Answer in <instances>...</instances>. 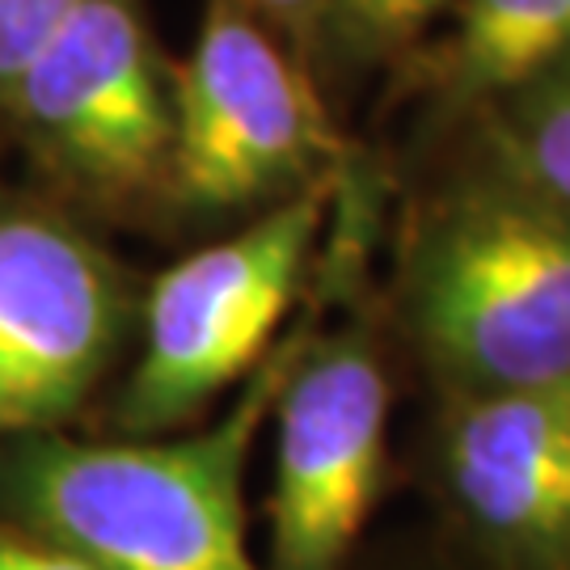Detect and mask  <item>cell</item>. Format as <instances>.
<instances>
[{"label": "cell", "mask_w": 570, "mask_h": 570, "mask_svg": "<svg viewBox=\"0 0 570 570\" xmlns=\"http://www.w3.org/2000/svg\"><path fill=\"white\" fill-rule=\"evenodd\" d=\"M249 4H263V9H275V13H301L313 0H249Z\"/></svg>", "instance_id": "obj_14"}, {"label": "cell", "mask_w": 570, "mask_h": 570, "mask_svg": "<svg viewBox=\"0 0 570 570\" xmlns=\"http://www.w3.org/2000/svg\"><path fill=\"white\" fill-rule=\"evenodd\" d=\"M461 81L515 89L570 60V0H461Z\"/></svg>", "instance_id": "obj_9"}, {"label": "cell", "mask_w": 570, "mask_h": 570, "mask_svg": "<svg viewBox=\"0 0 570 570\" xmlns=\"http://www.w3.org/2000/svg\"><path fill=\"white\" fill-rule=\"evenodd\" d=\"M503 127L511 178L570 212V60L537 72Z\"/></svg>", "instance_id": "obj_10"}, {"label": "cell", "mask_w": 570, "mask_h": 570, "mask_svg": "<svg viewBox=\"0 0 570 570\" xmlns=\"http://www.w3.org/2000/svg\"><path fill=\"white\" fill-rule=\"evenodd\" d=\"M296 346L220 423L153 444H42L21 469L26 511L98 570H258L245 541V456L275 414Z\"/></svg>", "instance_id": "obj_1"}, {"label": "cell", "mask_w": 570, "mask_h": 570, "mask_svg": "<svg viewBox=\"0 0 570 570\" xmlns=\"http://www.w3.org/2000/svg\"><path fill=\"white\" fill-rule=\"evenodd\" d=\"M452 0H343L346 26L367 42H397L423 30Z\"/></svg>", "instance_id": "obj_12"}, {"label": "cell", "mask_w": 570, "mask_h": 570, "mask_svg": "<svg viewBox=\"0 0 570 570\" xmlns=\"http://www.w3.org/2000/svg\"><path fill=\"white\" fill-rule=\"evenodd\" d=\"M334 153L308 77L242 4L212 0L174 89L169 178L199 207H242Z\"/></svg>", "instance_id": "obj_4"}, {"label": "cell", "mask_w": 570, "mask_h": 570, "mask_svg": "<svg viewBox=\"0 0 570 570\" xmlns=\"http://www.w3.org/2000/svg\"><path fill=\"white\" fill-rule=\"evenodd\" d=\"M77 0H0V98L39 56Z\"/></svg>", "instance_id": "obj_11"}, {"label": "cell", "mask_w": 570, "mask_h": 570, "mask_svg": "<svg viewBox=\"0 0 570 570\" xmlns=\"http://www.w3.org/2000/svg\"><path fill=\"white\" fill-rule=\"evenodd\" d=\"M389 381L360 338L296 360L275 402L271 562L338 570L385 469Z\"/></svg>", "instance_id": "obj_5"}, {"label": "cell", "mask_w": 570, "mask_h": 570, "mask_svg": "<svg viewBox=\"0 0 570 570\" xmlns=\"http://www.w3.org/2000/svg\"><path fill=\"white\" fill-rule=\"evenodd\" d=\"M449 478L499 541L570 550V381L478 389L449 428Z\"/></svg>", "instance_id": "obj_8"}, {"label": "cell", "mask_w": 570, "mask_h": 570, "mask_svg": "<svg viewBox=\"0 0 570 570\" xmlns=\"http://www.w3.org/2000/svg\"><path fill=\"white\" fill-rule=\"evenodd\" d=\"M115 334L119 296L98 249L42 216H0V435L63 419Z\"/></svg>", "instance_id": "obj_7"}, {"label": "cell", "mask_w": 570, "mask_h": 570, "mask_svg": "<svg viewBox=\"0 0 570 570\" xmlns=\"http://www.w3.org/2000/svg\"><path fill=\"white\" fill-rule=\"evenodd\" d=\"M322 220L326 195L308 186L165 271L144 308V351L122 397L127 428L186 423L263 360Z\"/></svg>", "instance_id": "obj_3"}, {"label": "cell", "mask_w": 570, "mask_h": 570, "mask_svg": "<svg viewBox=\"0 0 570 570\" xmlns=\"http://www.w3.org/2000/svg\"><path fill=\"white\" fill-rule=\"evenodd\" d=\"M414 322L473 389L570 381V212L515 178L461 195L419 249Z\"/></svg>", "instance_id": "obj_2"}, {"label": "cell", "mask_w": 570, "mask_h": 570, "mask_svg": "<svg viewBox=\"0 0 570 570\" xmlns=\"http://www.w3.org/2000/svg\"><path fill=\"white\" fill-rule=\"evenodd\" d=\"M0 570H98L68 550H30V546H0Z\"/></svg>", "instance_id": "obj_13"}, {"label": "cell", "mask_w": 570, "mask_h": 570, "mask_svg": "<svg viewBox=\"0 0 570 570\" xmlns=\"http://www.w3.org/2000/svg\"><path fill=\"white\" fill-rule=\"evenodd\" d=\"M9 102L35 140L89 183L136 190L169 169L174 94L131 0H77Z\"/></svg>", "instance_id": "obj_6"}]
</instances>
